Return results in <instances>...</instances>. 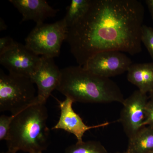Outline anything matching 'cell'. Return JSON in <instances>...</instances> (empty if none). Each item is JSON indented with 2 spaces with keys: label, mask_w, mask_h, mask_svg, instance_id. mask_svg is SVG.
Wrapping results in <instances>:
<instances>
[{
  "label": "cell",
  "mask_w": 153,
  "mask_h": 153,
  "mask_svg": "<svg viewBox=\"0 0 153 153\" xmlns=\"http://www.w3.org/2000/svg\"><path fill=\"white\" fill-rule=\"evenodd\" d=\"M145 9L137 0H91L86 13L68 28L66 41L78 65L97 53L142 51Z\"/></svg>",
  "instance_id": "6da1fadb"
},
{
  "label": "cell",
  "mask_w": 153,
  "mask_h": 153,
  "mask_svg": "<svg viewBox=\"0 0 153 153\" xmlns=\"http://www.w3.org/2000/svg\"><path fill=\"white\" fill-rule=\"evenodd\" d=\"M61 78L56 90L74 102L123 104V94L110 78L94 74L82 66H69L61 69Z\"/></svg>",
  "instance_id": "7a4b0ae2"
},
{
  "label": "cell",
  "mask_w": 153,
  "mask_h": 153,
  "mask_svg": "<svg viewBox=\"0 0 153 153\" xmlns=\"http://www.w3.org/2000/svg\"><path fill=\"white\" fill-rule=\"evenodd\" d=\"M48 117L46 104L40 102L15 115L7 141L8 150L16 153H41L46 150L50 136Z\"/></svg>",
  "instance_id": "3957f363"
},
{
  "label": "cell",
  "mask_w": 153,
  "mask_h": 153,
  "mask_svg": "<svg viewBox=\"0 0 153 153\" xmlns=\"http://www.w3.org/2000/svg\"><path fill=\"white\" fill-rule=\"evenodd\" d=\"M39 102L34 83L30 77L0 70V111L18 114Z\"/></svg>",
  "instance_id": "277c9868"
},
{
  "label": "cell",
  "mask_w": 153,
  "mask_h": 153,
  "mask_svg": "<svg viewBox=\"0 0 153 153\" xmlns=\"http://www.w3.org/2000/svg\"><path fill=\"white\" fill-rule=\"evenodd\" d=\"M68 31L64 19L52 24L36 25L25 39V45L37 55L54 58L60 55Z\"/></svg>",
  "instance_id": "5b68a950"
},
{
  "label": "cell",
  "mask_w": 153,
  "mask_h": 153,
  "mask_svg": "<svg viewBox=\"0 0 153 153\" xmlns=\"http://www.w3.org/2000/svg\"><path fill=\"white\" fill-rule=\"evenodd\" d=\"M132 64L131 58L123 52L108 51L94 55L82 67L96 75L110 78L127 71Z\"/></svg>",
  "instance_id": "8992f818"
},
{
  "label": "cell",
  "mask_w": 153,
  "mask_h": 153,
  "mask_svg": "<svg viewBox=\"0 0 153 153\" xmlns=\"http://www.w3.org/2000/svg\"><path fill=\"white\" fill-rule=\"evenodd\" d=\"M41 62V56L19 43L13 49L0 55V63L9 73L30 78L37 71Z\"/></svg>",
  "instance_id": "52a82bcc"
},
{
  "label": "cell",
  "mask_w": 153,
  "mask_h": 153,
  "mask_svg": "<svg viewBox=\"0 0 153 153\" xmlns=\"http://www.w3.org/2000/svg\"><path fill=\"white\" fill-rule=\"evenodd\" d=\"M148 100L146 94L139 90L135 91L131 95L125 99L119 121L128 139L143 127L145 110Z\"/></svg>",
  "instance_id": "ba28073f"
},
{
  "label": "cell",
  "mask_w": 153,
  "mask_h": 153,
  "mask_svg": "<svg viewBox=\"0 0 153 153\" xmlns=\"http://www.w3.org/2000/svg\"><path fill=\"white\" fill-rule=\"evenodd\" d=\"M61 75V69L55 64L54 58L41 56V65L30 77L37 85V97L40 103L46 104L52 91L58 87Z\"/></svg>",
  "instance_id": "9c48e42d"
},
{
  "label": "cell",
  "mask_w": 153,
  "mask_h": 153,
  "mask_svg": "<svg viewBox=\"0 0 153 153\" xmlns=\"http://www.w3.org/2000/svg\"><path fill=\"white\" fill-rule=\"evenodd\" d=\"M60 110L59 120L52 129H62L73 134L77 142L82 141V137L86 131L91 129L103 127L110 124V123H103L95 126L86 125L81 117L74 111L72 107L74 101L66 97L63 101H58Z\"/></svg>",
  "instance_id": "30bf717a"
},
{
  "label": "cell",
  "mask_w": 153,
  "mask_h": 153,
  "mask_svg": "<svg viewBox=\"0 0 153 153\" xmlns=\"http://www.w3.org/2000/svg\"><path fill=\"white\" fill-rule=\"evenodd\" d=\"M9 2L22 15L21 23L33 21L36 25L43 24L48 18L55 17L60 11L53 8L45 0H10Z\"/></svg>",
  "instance_id": "8fae6325"
},
{
  "label": "cell",
  "mask_w": 153,
  "mask_h": 153,
  "mask_svg": "<svg viewBox=\"0 0 153 153\" xmlns=\"http://www.w3.org/2000/svg\"><path fill=\"white\" fill-rule=\"evenodd\" d=\"M129 82L143 93L153 92V63L132 64L127 71Z\"/></svg>",
  "instance_id": "7c38bea8"
},
{
  "label": "cell",
  "mask_w": 153,
  "mask_h": 153,
  "mask_svg": "<svg viewBox=\"0 0 153 153\" xmlns=\"http://www.w3.org/2000/svg\"><path fill=\"white\" fill-rule=\"evenodd\" d=\"M153 152V127L145 126L128 139L127 153H149Z\"/></svg>",
  "instance_id": "4fadbf2b"
},
{
  "label": "cell",
  "mask_w": 153,
  "mask_h": 153,
  "mask_svg": "<svg viewBox=\"0 0 153 153\" xmlns=\"http://www.w3.org/2000/svg\"><path fill=\"white\" fill-rule=\"evenodd\" d=\"M91 0H72L66 8L64 19L68 28L76 23L86 13L90 5Z\"/></svg>",
  "instance_id": "5bb4252c"
},
{
  "label": "cell",
  "mask_w": 153,
  "mask_h": 153,
  "mask_svg": "<svg viewBox=\"0 0 153 153\" xmlns=\"http://www.w3.org/2000/svg\"><path fill=\"white\" fill-rule=\"evenodd\" d=\"M64 153H108L101 143L97 141L77 142L68 146Z\"/></svg>",
  "instance_id": "9a60e30c"
},
{
  "label": "cell",
  "mask_w": 153,
  "mask_h": 153,
  "mask_svg": "<svg viewBox=\"0 0 153 153\" xmlns=\"http://www.w3.org/2000/svg\"><path fill=\"white\" fill-rule=\"evenodd\" d=\"M141 41L153 59V28L146 25H143Z\"/></svg>",
  "instance_id": "2e32d148"
},
{
  "label": "cell",
  "mask_w": 153,
  "mask_h": 153,
  "mask_svg": "<svg viewBox=\"0 0 153 153\" xmlns=\"http://www.w3.org/2000/svg\"><path fill=\"white\" fill-rule=\"evenodd\" d=\"M15 115H1L0 117V140H6L8 138L9 132Z\"/></svg>",
  "instance_id": "e0dca14e"
},
{
  "label": "cell",
  "mask_w": 153,
  "mask_h": 153,
  "mask_svg": "<svg viewBox=\"0 0 153 153\" xmlns=\"http://www.w3.org/2000/svg\"><path fill=\"white\" fill-rule=\"evenodd\" d=\"M18 42L10 36H5L0 38V55L13 49L16 47Z\"/></svg>",
  "instance_id": "ac0fdd59"
},
{
  "label": "cell",
  "mask_w": 153,
  "mask_h": 153,
  "mask_svg": "<svg viewBox=\"0 0 153 153\" xmlns=\"http://www.w3.org/2000/svg\"><path fill=\"white\" fill-rule=\"evenodd\" d=\"M149 126L153 127V98L148 100L145 110V119L143 126Z\"/></svg>",
  "instance_id": "d6986e66"
},
{
  "label": "cell",
  "mask_w": 153,
  "mask_h": 153,
  "mask_svg": "<svg viewBox=\"0 0 153 153\" xmlns=\"http://www.w3.org/2000/svg\"><path fill=\"white\" fill-rule=\"evenodd\" d=\"M145 2L146 4L151 17L153 20V0H146Z\"/></svg>",
  "instance_id": "ffe728a7"
},
{
  "label": "cell",
  "mask_w": 153,
  "mask_h": 153,
  "mask_svg": "<svg viewBox=\"0 0 153 153\" xmlns=\"http://www.w3.org/2000/svg\"><path fill=\"white\" fill-rule=\"evenodd\" d=\"M7 28V26L6 25L5 22L1 18L0 19V31H3L6 30Z\"/></svg>",
  "instance_id": "44dd1931"
},
{
  "label": "cell",
  "mask_w": 153,
  "mask_h": 153,
  "mask_svg": "<svg viewBox=\"0 0 153 153\" xmlns=\"http://www.w3.org/2000/svg\"><path fill=\"white\" fill-rule=\"evenodd\" d=\"M1 153H16L14 152H12V151L8 150V151H7V152H1Z\"/></svg>",
  "instance_id": "7402d4cb"
},
{
  "label": "cell",
  "mask_w": 153,
  "mask_h": 153,
  "mask_svg": "<svg viewBox=\"0 0 153 153\" xmlns=\"http://www.w3.org/2000/svg\"><path fill=\"white\" fill-rule=\"evenodd\" d=\"M150 97L151 98H153V92L150 94Z\"/></svg>",
  "instance_id": "603a6c76"
},
{
  "label": "cell",
  "mask_w": 153,
  "mask_h": 153,
  "mask_svg": "<svg viewBox=\"0 0 153 153\" xmlns=\"http://www.w3.org/2000/svg\"><path fill=\"white\" fill-rule=\"evenodd\" d=\"M115 153H127L126 152H116Z\"/></svg>",
  "instance_id": "cb8c5ba5"
},
{
  "label": "cell",
  "mask_w": 153,
  "mask_h": 153,
  "mask_svg": "<svg viewBox=\"0 0 153 153\" xmlns=\"http://www.w3.org/2000/svg\"><path fill=\"white\" fill-rule=\"evenodd\" d=\"M149 153H153V152H151Z\"/></svg>",
  "instance_id": "d4e9b609"
},
{
  "label": "cell",
  "mask_w": 153,
  "mask_h": 153,
  "mask_svg": "<svg viewBox=\"0 0 153 153\" xmlns=\"http://www.w3.org/2000/svg\"></svg>",
  "instance_id": "484cf974"
}]
</instances>
